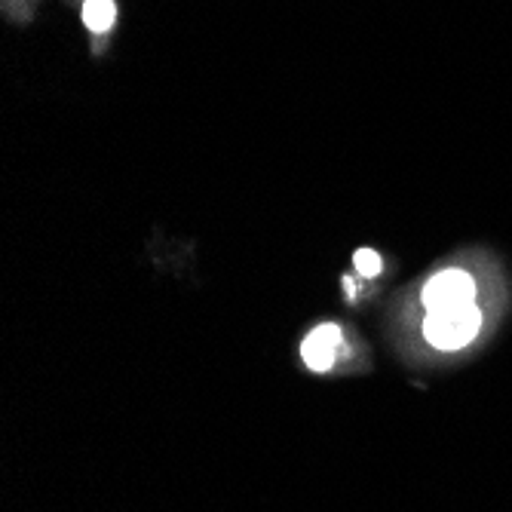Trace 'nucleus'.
Segmentation results:
<instances>
[{
    "label": "nucleus",
    "instance_id": "f257e3e1",
    "mask_svg": "<svg viewBox=\"0 0 512 512\" xmlns=\"http://www.w3.org/2000/svg\"><path fill=\"white\" fill-rule=\"evenodd\" d=\"M482 329V313L476 304L467 307H448V310H433L424 319V338L436 350H460L467 347Z\"/></svg>",
    "mask_w": 512,
    "mask_h": 512
},
{
    "label": "nucleus",
    "instance_id": "f03ea898",
    "mask_svg": "<svg viewBox=\"0 0 512 512\" xmlns=\"http://www.w3.org/2000/svg\"><path fill=\"white\" fill-rule=\"evenodd\" d=\"M421 298H424L427 313L448 310V307H467L476 298V283H473V276L463 270H442L424 286Z\"/></svg>",
    "mask_w": 512,
    "mask_h": 512
},
{
    "label": "nucleus",
    "instance_id": "39448f33",
    "mask_svg": "<svg viewBox=\"0 0 512 512\" xmlns=\"http://www.w3.org/2000/svg\"><path fill=\"white\" fill-rule=\"evenodd\" d=\"M381 270H384V261H381L378 252H371V249H359L356 252V273L362 279H375Z\"/></svg>",
    "mask_w": 512,
    "mask_h": 512
},
{
    "label": "nucleus",
    "instance_id": "20e7f679",
    "mask_svg": "<svg viewBox=\"0 0 512 512\" xmlns=\"http://www.w3.org/2000/svg\"><path fill=\"white\" fill-rule=\"evenodd\" d=\"M114 22H117L114 0H83V25L92 37L105 40L114 31Z\"/></svg>",
    "mask_w": 512,
    "mask_h": 512
},
{
    "label": "nucleus",
    "instance_id": "7ed1b4c3",
    "mask_svg": "<svg viewBox=\"0 0 512 512\" xmlns=\"http://www.w3.org/2000/svg\"><path fill=\"white\" fill-rule=\"evenodd\" d=\"M341 350H344V332L338 325H319L301 344V356L310 371H329L341 356Z\"/></svg>",
    "mask_w": 512,
    "mask_h": 512
}]
</instances>
